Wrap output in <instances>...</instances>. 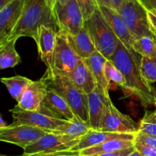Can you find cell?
<instances>
[{
  "label": "cell",
  "instance_id": "30bf717a",
  "mask_svg": "<svg viewBox=\"0 0 156 156\" xmlns=\"http://www.w3.org/2000/svg\"><path fill=\"white\" fill-rule=\"evenodd\" d=\"M9 112L12 114L14 125H27L50 133L66 122V120L55 118L47 115L42 111H25L16 106Z\"/></svg>",
  "mask_w": 156,
  "mask_h": 156
},
{
  "label": "cell",
  "instance_id": "ab89813d",
  "mask_svg": "<svg viewBox=\"0 0 156 156\" xmlns=\"http://www.w3.org/2000/svg\"><path fill=\"white\" fill-rule=\"evenodd\" d=\"M13 0H0V9H3L5 5H7L9 3L12 2Z\"/></svg>",
  "mask_w": 156,
  "mask_h": 156
},
{
  "label": "cell",
  "instance_id": "d590c367",
  "mask_svg": "<svg viewBox=\"0 0 156 156\" xmlns=\"http://www.w3.org/2000/svg\"><path fill=\"white\" fill-rule=\"evenodd\" d=\"M141 2L146 9H156V0H141Z\"/></svg>",
  "mask_w": 156,
  "mask_h": 156
},
{
  "label": "cell",
  "instance_id": "74e56055",
  "mask_svg": "<svg viewBox=\"0 0 156 156\" xmlns=\"http://www.w3.org/2000/svg\"><path fill=\"white\" fill-rule=\"evenodd\" d=\"M95 1L98 5V6H106V7L112 8L113 9L112 5H111L110 0H95Z\"/></svg>",
  "mask_w": 156,
  "mask_h": 156
},
{
  "label": "cell",
  "instance_id": "3957f363",
  "mask_svg": "<svg viewBox=\"0 0 156 156\" xmlns=\"http://www.w3.org/2000/svg\"><path fill=\"white\" fill-rule=\"evenodd\" d=\"M42 79L48 89L55 91L66 101L76 117L89 123L88 94L76 88L66 76L46 71Z\"/></svg>",
  "mask_w": 156,
  "mask_h": 156
},
{
  "label": "cell",
  "instance_id": "9a60e30c",
  "mask_svg": "<svg viewBox=\"0 0 156 156\" xmlns=\"http://www.w3.org/2000/svg\"><path fill=\"white\" fill-rule=\"evenodd\" d=\"M47 85L44 79L33 81L27 86L17 106L25 111H37L47 92Z\"/></svg>",
  "mask_w": 156,
  "mask_h": 156
},
{
  "label": "cell",
  "instance_id": "7bdbcfd3",
  "mask_svg": "<svg viewBox=\"0 0 156 156\" xmlns=\"http://www.w3.org/2000/svg\"><path fill=\"white\" fill-rule=\"evenodd\" d=\"M69 1V0H57V3H56V4L62 5L66 4Z\"/></svg>",
  "mask_w": 156,
  "mask_h": 156
},
{
  "label": "cell",
  "instance_id": "e0dca14e",
  "mask_svg": "<svg viewBox=\"0 0 156 156\" xmlns=\"http://www.w3.org/2000/svg\"><path fill=\"white\" fill-rule=\"evenodd\" d=\"M65 76L76 88L87 94L92 92L98 86L95 79L85 59H81L74 69Z\"/></svg>",
  "mask_w": 156,
  "mask_h": 156
},
{
  "label": "cell",
  "instance_id": "9c48e42d",
  "mask_svg": "<svg viewBox=\"0 0 156 156\" xmlns=\"http://www.w3.org/2000/svg\"><path fill=\"white\" fill-rule=\"evenodd\" d=\"M100 130L119 133L136 134L139 132V124L129 115L120 112L114 105L111 98L108 97Z\"/></svg>",
  "mask_w": 156,
  "mask_h": 156
},
{
  "label": "cell",
  "instance_id": "ba28073f",
  "mask_svg": "<svg viewBox=\"0 0 156 156\" xmlns=\"http://www.w3.org/2000/svg\"><path fill=\"white\" fill-rule=\"evenodd\" d=\"M80 139L47 133L34 143L26 147L22 156L71 150L79 143Z\"/></svg>",
  "mask_w": 156,
  "mask_h": 156
},
{
  "label": "cell",
  "instance_id": "8d00e7d4",
  "mask_svg": "<svg viewBox=\"0 0 156 156\" xmlns=\"http://www.w3.org/2000/svg\"><path fill=\"white\" fill-rule=\"evenodd\" d=\"M110 1H111V5H112L113 9H115L116 11H117L119 9H120L121 5L123 4L124 0H110Z\"/></svg>",
  "mask_w": 156,
  "mask_h": 156
},
{
  "label": "cell",
  "instance_id": "6da1fadb",
  "mask_svg": "<svg viewBox=\"0 0 156 156\" xmlns=\"http://www.w3.org/2000/svg\"><path fill=\"white\" fill-rule=\"evenodd\" d=\"M111 60L122 73L126 85L122 89L126 95H132L147 108L155 105L156 95L151 85L143 79L140 70V59L133 50L128 49L119 40L118 44Z\"/></svg>",
  "mask_w": 156,
  "mask_h": 156
},
{
  "label": "cell",
  "instance_id": "7dc6e473",
  "mask_svg": "<svg viewBox=\"0 0 156 156\" xmlns=\"http://www.w3.org/2000/svg\"><path fill=\"white\" fill-rule=\"evenodd\" d=\"M155 60H156V59H155Z\"/></svg>",
  "mask_w": 156,
  "mask_h": 156
},
{
  "label": "cell",
  "instance_id": "bcb514c9",
  "mask_svg": "<svg viewBox=\"0 0 156 156\" xmlns=\"http://www.w3.org/2000/svg\"><path fill=\"white\" fill-rule=\"evenodd\" d=\"M124 1H130V0H124ZM139 1L141 2V0H139Z\"/></svg>",
  "mask_w": 156,
  "mask_h": 156
},
{
  "label": "cell",
  "instance_id": "ac0fdd59",
  "mask_svg": "<svg viewBox=\"0 0 156 156\" xmlns=\"http://www.w3.org/2000/svg\"><path fill=\"white\" fill-rule=\"evenodd\" d=\"M108 98L98 86L92 92L88 94L89 124L94 130H100Z\"/></svg>",
  "mask_w": 156,
  "mask_h": 156
},
{
  "label": "cell",
  "instance_id": "836d02e7",
  "mask_svg": "<svg viewBox=\"0 0 156 156\" xmlns=\"http://www.w3.org/2000/svg\"><path fill=\"white\" fill-rule=\"evenodd\" d=\"M22 156V155H21ZM27 156H82L80 155L79 152H74V151H62V152H52V153L45 154H37V155H32Z\"/></svg>",
  "mask_w": 156,
  "mask_h": 156
},
{
  "label": "cell",
  "instance_id": "f6af8a7d",
  "mask_svg": "<svg viewBox=\"0 0 156 156\" xmlns=\"http://www.w3.org/2000/svg\"><path fill=\"white\" fill-rule=\"evenodd\" d=\"M0 156H10V155H1Z\"/></svg>",
  "mask_w": 156,
  "mask_h": 156
},
{
  "label": "cell",
  "instance_id": "ffe728a7",
  "mask_svg": "<svg viewBox=\"0 0 156 156\" xmlns=\"http://www.w3.org/2000/svg\"><path fill=\"white\" fill-rule=\"evenodd\" d=\"M67 37L71 47L81 59H88L95 52V46L85 24L77 34H67Z\"/></svg>",
  "mask_w": 156,
  "mask_h": 156
},
{
  "label": "cell",
  "instance_id": "d6a6232c",
  "mask_svg": "<svg viewBox=\"0 0 156 156\" xmlns=\"http://www.w3.org/2000/svg\"><path fill=\"white\" fill-rule=\"evenodd\" d=\"M148 20H149L150 29L153 34L156 37V9H146Z\"/></svg>",
  "mask_w": 156,
  "mask_h": 156
},
{
  "label": "cell",
  "instance_id": "83f0119b",
  "mask_svg": "<svg viewBox=\"0 0 156 156\" xmlns=\"http://www.w3.org/2000/svg\"><path fill=\"white\" fill-rule=\"evenodd\" d=\"M140 70L144 80L148 84L156 82V60L155 59L141 56Z\"/></svg>",
  "mask_w": 156,
  "mask_h": 156
},
{
  "label": "cell",
  "instance_id": "484cf974",
  "mask_svg": "<svg viewBox=\"0 0 156 156\" xmlns=\"http://www.w3.org/2000/svg\"><path fill=\"white\" fill-rule=\"evenodd\" d=\"M132 48L141 56L156 59V37L145 36L136 38L133 43Z\"/></svg>",
  "mask_w": 156,
  "mask_h": 156
},
{
  "label": "cell",
  "instance_id": "5b68a950",
  "mask_svg": "<svg viewBox=\"0 0 156 156\" xmlns=\"http://www.w3.org/2000/svg\"><path fill=\"white\" fill-rule=\"evenodd\" d=\"M117 12L135 39L145 36L155 37L150 29L146 9L140 1H124Z\"/></svg>",
  "mask_w": 156,
  "mask_h": 156
},
{
  "label": "cell",
  "instance_id": "f1b7e54d",
  "mask_svg": "<svg viewBox=\"0 0 156 156\" xmlns=\"http://www.w3.org/2000/svg\"><path fill=\"white\" fill-rule=\"evenodd\" d=\"M105 76L109 83H111V82H114L117 85L121 87V88L125 86L126 80H125L124 77L120 73V70L111 60H108V59L107 60L106 63H105Z\"/></svg>",
  "mask_w": 156,
  "mask_h": 156
},
{
  "label": "cell",
  "instance_id": "60d3db41",
  "mask_svg": "<svg viewBox=\"0 0 156 156\" xmlns=\"http://www.w3.org/2000/svg\"><path fill=\"white\" fill-rule=\"evenodd\" d=\"M127 156H143V155H142L139 151H137L136 149H135L133 152H131V153L129 154Z\"/></svg>",
  "mask_w": 156,
  "mask_h": 156
},
{
  "label": "cell",
  "instance_id": "5bb4252c",
  "mask_svg": "<svg viewBox=\"0 0 156 156\" xmlns=\"http://www.w3.org/2000/svg\"><path fill=\"white\" fill-rule=\"evenodd\" d=\"M136 134L119 133L105 132L101 130L91 129L88 133L85 134L80 139L79 143L74 148H73L71 151L81 152L84 149L98 146V145L113 140H135Z\"/></svg>",
  "mask_w": 156,
  "mask_h": 156
},
{
  "label": "cell",
  "instance_id": "cb8c5ba5",
  "mask_svg": "<svg viewBox=\"0 0 156 156\" xmlns=\"http://www.w3.org/2000/svg\"><path fill=\"white\" fill-rule=\"evenodd\" d=\"M17 40H9L0 47V69L13 68L21 62L20 55L15 49Z\"/></svg>",
  "mask_w": 156,
  "mask_h": 156
},
{
  "label": "cell",
  "instance_id": "2e32d148",
  "mask_svg": "<svg viewBox=\"0 0 156 156\" xmlns=\"http://www.w3.org/2000/svg\"><path fill=\"white\" fill-rule=\"evenodd\" d=\"M98 9L104 15L118 39L128 49L133 50L132 46L135 37L129 31L118 12L112 8H108L106 6H98Z\"/></svg>",
  "mask_w": 156,
  "mask_h": 156
},
{
  "label": "cell",
  "instance_id": "7c38bea8",
  "mask_svg": "<svg viewBox=\"0 0 156 156\" xmlns=\"http://www.w3.org/2000/svg\"><path fill=\"white\" fill-rule=\"evenodd\" d=\"M27 0H13L0 9V47L4 45L12 34L22 15Z\"/></svg>",
  "mask_w": 156,
  "mask_h": 156
},
{
  "label": "cell",
  "instance_id": "277c9868",
  "mask_svg": "<svg viewBox=\"0 0 156 156\" xmlns=\"http://www.w3.org/2000/svg\"><path fill=\"white\" fill-rule=\"evenodd\" d=\"M97 51L107 59H111L115 52L119 39L104 15L98 9L90 19L85 21Z\"/></svg>",
  "mask_w": 156,
  "mask_h": 156
},
{
  "label": "cell",
  "instance_id": "7402d4cb",
  "mask_svg": "<svg viewBox=\"0 0 156 156\" xmlns=\"http://www.w3.org/2000/svg\"><path fill=\"white\" fill-rule=\"evenodd\" d=\"M91 129H92L90 126L89 123H86L78 117H76L71 120H66L65 123L60 125L55 129L50 131V133L56 135L82 138Z\"/></svg>",
  "mask_w": 156,
  "mask_h": 156
},
{
  "label": "cell",
  "instance_id": "1f68e13d",
  "mask_svg": "<svg viewBox=\"0 0 156 156\" xmlns=\"http://www.w3.org/2000/svg\"><path fill=\"white\" fill-rule=\"evenodd\" d=\"M135 148L137 151L140 152L143 156H156V150L150 146H146L144 144L135 142Z\"/></svg>",
  "mask_w": 156,
  "mask_h": 156
},
{
  "label": "cell",
  "instance_id": "ee69618b",
  "mask_svg": "<svg viewBox=\"0 0 156 156\" xmlns=\"http://www.w3.org/2000/svg\"><path fill=\"white\" fill-rule=\"evenodd\" d=\"M154 106L155 107V109H156V101H155V105H154Z\"/></svg>",
  "mask_w": 156,
  "mask_h": 156
},
{
  "label": "cell",
  "instance_id": "8992f818",
  "mask_svg": "<svg viewBox=\"0 0 156 156\" xmlns=\"http://www.w3.org/2000/svg\"><path fill=\"white\" fill-rule=\"evenodd\" d=\"M81 59L70 45L66 34L59 30L53 55V66L51 69H47V72L65 76L74 69Z\"/></svg>",
  "mask_w": 156,
  "mask_h": 156
},
{
  "label": "cell",
  "instance_id": "d4e9b609",
  "mask_svg": "<svg viewBox=\"0 0 156 156\" xmlns=\"http://www.w3.org/2000/svg\"><path fill=\"white\" fill-rule=\"evenodd\" d=\"M1 82L5 85L12 98L18 102L24 91L33 81L24 76H15L12 77L2 78Z\"/></svg>",
  "mask_w": 156,
  "mask_h": 156
},
{
  "label": "cell",
  "instance_id": "4dcf8cb0",
  "mask_svg": "<svg viewBox=\"0 0 156 156\" xmlns=\"http://www.w3.org/2000/svg\"><path fill=\"white\" fill-rule=\"evenodd\" d=\"M135 142H138L146 146H150L156 150V137L149 136L144 135L138 132L136 134Z\"/></svg>",
  "mask_w": 156,
  "mask_h": 156
},
{
  "label": "cell",
  "instance_id": "7a4b0ae2",
  "mask_svg": "<svg viewBox=\"0 0 156 156\" xmlns=\"http://www.w3.org/2000/svg\"><path fill=\"white\" fill-rule=\"evenodd\" d=\"M41 25L51 27L56 30L57 25L54 15L46 0H27L22 15L8 41L24 37L35 40L38 28Z\"/></svg>",
  "mask_w": 156,
  "mask_h": 156
},
{
  "label": "cell",
  "instance_id": "52a82bcc",
  "mask_svg": "<svg viewBox=\"0 0 156 156\" xmlns=\"http://www.w3.org/2000/svg\"><path fill=\"white\" fill-rule=\"evenodd\" d=\"M54 17L58 31L76 35L85 26V19L76 0H69L66 4L56 5Z\"/></svg>",
  "mask_w": 156,
  "mask_h": 156
},
{
  "label": "cell",
  "instance_id": "d6986e66",
  "mask_svg": "<svg viewBox=\"0 0 156 156\" xmlns=\"http://www.w3.org/2000/svg\"><path fill=\"white\" fill-rule=\"evenodd\" d=\"M41 106L50 111L59 119L71 120L76 117L66 101L52 89L47 90Z\"/></svg>",
  "mask_w": 156,
  "mask_h": 156
},
{
  "label": "cell",
  "instance_id": "b9f144b4",
  "mask_svg": "<svg viewBox=\"0 0 156 156\" xmlns=\"http://www.w3.org/2000/svg\"><path fill=\"white\" fill-rule=\"evenodd\" d=\"M6 126H7V125H6V123H5L2 117H0V129H2V128L5 127Z\"/></svg>",
  "mask_w": 156,
  "mask_h": 156
},
{
  "label": "cell",
  "instance_id": "e575fe53",
  "mask_svg": "<svg viewBox=\"0 0 156 156\" xmlns=\"http://www.w3.org/2000/svg\"><path fill=\"white\" fill-rule=\"evenodd\" d=\"M135 149V146H133V147L129 148V149H123V150H120L113 152H107V153L98 154V155H94L91 156H127L129 154H130L131 152H133Z\"/></svg>",
  "mask_w": 156,
  "mask_h": 156
},
{
  "label": "cell",
  "instance_id": "4316f807",
  "mask_svg": "<svg viewBox=\"0 0 156 156\" xmlns=\"http://www.w3.org/2000/svg\"><path fill=\"white\" fill-rule=\"evenodd\" d=\"M139 133L156 137V109L153 111H146L139 123Z\"/></svg>",
  "mask_w": 156,
  "mask_h": 156
},
{
  "label": "cell",
  "instance_id": "f546056e",
  "mask_svg": "<svg viewBox=\"0 0 156 156\" xmlns=\"http://www.w3.org/2000/svg\"><path fill=\"white\" fill-rule=\"evenodd\" d=\"M76 2L82 12L85 21L90 19L98 9V5L95 0H76Z\"/></svg>",
  "mask_w": 156,
  "mask_h": 156
},
{
  "label": "cell",
  "instance_id": "603a6c76",
  "mask_svg": "<svg viewBox=\"0 0 156 156\" xmlns=\"http://www.w3.org/2000/svg\"><path fill=\"white\" fill-rule=\"evenodd\" d=\"M134 146H135V140H113L98 145V146L84 149L79 152V153L82 156H91L98 155V154L123 150V149L133 147Z\"/></svg>",
  "mask_w": 156,
  "mask_h": 156
},
{
  "label": "cell",
  "instance_id": "4fadbf2b",
  "mask_svg": "<svg viewBox=\"0 0 156 156\" xmlns=\"http://www.w3.org/2000/svg\"><path fill=\"white\" fill-rule=\"evenodd\" d=\"M57 34L54 28L41 25L38 28L36 39L34 40L41 60L47 66V69H51L53 59L57 41Z\"/></svg>",
  "mask_w": 156,
  "mask_h": 156
},
{
  "label": "cell",
  "instance_id": "f35d334b",
  "mask_svg": "<svg viewBox=\"0 0 156 156\" xmlns=\"http://www.w3.org/2000/svg\"><path fill=\"white\" fill-rule=\"evenodd\" d=\"M46 2H47V5L50 8V10L52 11L53 15H54V9L55 7H56V3H57V0H46Z\"/></svg>",
  "mask_w": 156,
  "mask_h": 156
},
{
  "label": "cell",
  "instance_id": "44dd1931",
  "mask_svg": "<svg viewBox=\"0 0 156 156\" xmlns=\"http://www.w3.org/2000/svg\"><path fill=\"white\" fill-rule=\"evenodd\" d=\"M89 66L98 88L105 93L107 97H109L110 83L105 76V63L108 59L102 56L98 51L95 50L94 53L88 59H85Z\"/></svg>",
  "mask_w": 156,
  "mask_h": 156
},
{
  "label": "cell",
  "instance_id": "8fae6325",
  "mask_svg": "<svg viewBox=\"0 0 156 156\" xmlns=\"http://www.w3.org/2000/svg\"><path fill=\"white\" fill-rule=\"evenodd\" d=\"M47 131L27 125L11 124L0 129V140L25 149L47 133Z\"/></svg>",
  "mask_w": 156,
  "mask_h": 156
}]
</instances>
